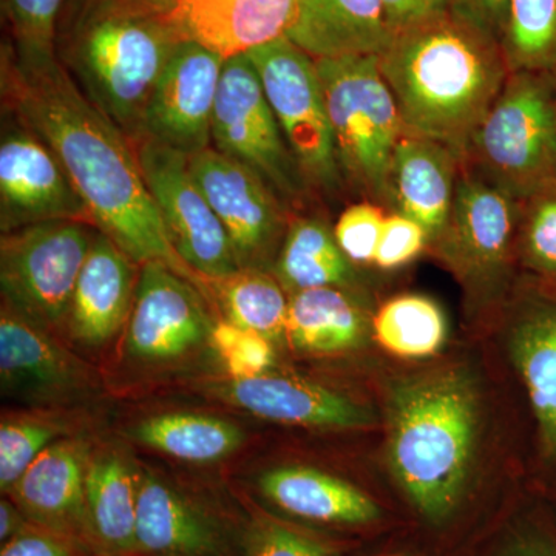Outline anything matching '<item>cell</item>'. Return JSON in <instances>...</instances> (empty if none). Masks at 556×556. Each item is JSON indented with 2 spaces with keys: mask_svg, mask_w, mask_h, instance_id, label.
I'll return each mask as SVG.
<instances>
[{
  "mask_svg": "<svg viewBox=\"0 0 556 556\" xmlns=\"http://www.w3.org/2000/svg\"><path fill=\"white\" fill-rule=\"evenodd\" d=\"M247 510L142 467L137 556H241Z\"/></svg>",
  "mask_w": 556,
  "mask_h": 556,
  "instance_id": "12",
  "label": "cell"
},
{
  "mask_svg": "<svg viewBox=\"0 0 556 556\" xmlns=\"http://www.w3.org/2000/svg\"><path fill=\"white\" fill-rule=\"evenodd\" d=\"M372 334L388 353L402 358L434 356L447 340V318L434 300L404 294L380 306Z\"/></svg>",
  "mask_w": 556,
  "mask_h": 556,
  "instance_id": "32",
  "label": "cell"
},
{
  "mask_svg": "<svg viewBox=\"0 0 556 556\" xmlns=\"http://www.w3.org/2000/svg\"><path fill=\"white\" fill-rule=\"evenodd\" d=\"M215 321L199 285L164 262L144 263L126 327L100 367L105 390L137 396L167 383H192L193 375L203 378L217 361Z\"/></svg>",
  "mask_w": 556,
  "mask_h": 556,
  "instance_id": "5",
  "label": "cell"
},
{
  "mask_svg": "<svg viewBox=\"0 0 556 556\" xmlns=\"http://www.w3.org/2000/svg\"><path fill=\"white\" fill-rule=\"evenodd\" d=\"M247 510L241 556H346L348 543L278 517L252 500H241Z\"/></svg>",
  "mask_w": 556,
  "mask_h": 556,
  "instance_id": "34",
  "label": "cell"
},
{
  "mask_svg": "<svg viewBox=\"0 0 556 556\" xmlns=\"http://www.w3.org/2000/svg\"><path fill=\"white\" fill-rule=\"evenodd\" d=\"M463 160L441 142L405 134L391 167L396 212L427 230L430 244L447 226Z\"/></svg>",
  "mask_w": 556,
  "mask_h": 556,
  "instance_id": "24",
  "label": "cell"
},
{
  "mask_svg": "<svg viewBox=\"0 0 556 556\" xmlns=\"http://www.w3.org/2000/svg\"><path fill=\"white\" fill-rule=\"evenodd\" d=\"M378 58L405 134L441 142L464 163L510 75L500 40L452 9L397 33Z\"/></svg>",
  "mask_w": 556,
  "mask_h": 556,
  "instance_id": "2",
  "label": "cell"
},
{
  "mask_svg": "<svg viewBox=\"0 0 556 556\" xmlns=\"http://www.w3.org/2000/svg\"><path fill=\"white\" fill-rule=\"evenodd\" d=\"M517 244L526 266L556 283V186L521 201Z\"/></svg>",
  "mask_w": 556,
  "mask_h": 556,
  "instance_id": "36",
  "label": "cell"
},
{
  "mask_svg": "<svg viewBox=\"0 0 556 556\" xmlns=\"http://www.w3.org/2000/svg\"><path fill=\"white\" fill-rule=\"evenodd\" d=\"M430 244L427 230L402 212L387 215L380 236L375 265L380 269H397L413 262Z\"/></svg>",
  "mask_w": 556,
  "mask_h": 556,
  "instance_id": "39",
  "label": "cell"
},
{
  "mask_svg": "<svg viewBox=\"0 0 556 556\" xmlns=\"http://www.w3.org/2000/svg\"><path fill=\"white\" fill-rule=\"evenodd\" d=\"M247 54L309 188L339 197L346 188L316 60L288 36Z\"/></svg>",
  "mask_w": 556,
  "mask_h": 556,
  "instance_id": "9",
  "label": "cell"
},
{
  "mask_svg": "<svg viewBox=\"0 0 556 556\" xmlns=\"http://www.w3.org/2000/svg\"><path fill=\"white\" fill-rule=\"evenodd\" d=\"M391 38L424 22L448 13L453 0H382Z\"/></svg>",
  "mask_w": 556,
  "mask_h": 556,
  "instance_id": "41",
  "label": "cell"
},
{
  "mask_svg": "<svg viewBox=\"0 0 556 556\" xmlns=\"http://www.w3.org/2000/svg\"><path fill=\"white\" fill-rule=\"evenodd\" d=\"M139 166L175 252L206 283L240 269L222 222L193 178L189 156L142 138ZM207 292V291H206Z\"/></svg>",
  "mask_w": 556,
  "mask_h": 556,
  "instance_id": "14",
  "label": "cell"
},
{
  "mask_svg": "<svg viewBox=\"0 0 556 556\" xmlns=\"http://www.w3.org/2000/svg\"><path fill=\"white\" fill-rule=\"evenodd\" d=\"M64 0H3L14 39V58L22 64L58 60V20Z\"/></svg>",
  "mask_w": 556,
  "mask_h": 556,
  "instance_id": "35",
  "label": "cell"
},
{
  "mask_svg": "<svg viewBox=\"0 0 556 556\" xmlns=\"http://www.w3.org/2000/svg\"><path fill=\"white\" fill-rule=\"evenodd\" d=\"M251 500L298 525L331 533H357L386 521L382 506L346 479L308 466H280L252 481Z\"/></svg>",
  "mask_w": 556,
  "mask_h": 556,
  "instance_id": "19",
  "label": "cell"
},
{
  "mask_svg": "<svg viewBox=\"0 0 556 556\" xmlns=\"http://www.w3.org/2000/svg\"><path fill=\"white\" fill-rule=\"evenodd\" d=\"M212 148L254 170L294 212L308 208L316 193L303 177L248 54L223 65Z\"/></svg>",
  "mask_w": 556,
  "mask_h": 556,
  "instance_id": "10",
  "label": "cell"
},
{
  "mask_svg": "<svg viewBox=\"0 0 556 556\" xmlns=\"http://www.w3.org/2000/svg\"><path fill=\"white\" fill-rule=\"evenodd\" d=\"M288 38L314 60L379 56L390 43L382 0H298Z\"/></svg>",
  "mask_w": 556,
  "mask_h": 556,
  "instance_id": "26",
  "label": "cell"
},
{
  "mask_svg": "<svg viewBox=\"0 0 556 556\" xmlns=\"http://www.w3.org/2000/svg\"><path fill=\"white\" fill-rule=\"evenodd\" d=\"M192 383L203 396L265 422L313 430H357L375 422L364 405L298 376L269 371L236 379L212 372Z\"/></svg>",
  "mask_w": 556,
  "mask_h": 556,
  "instance_id": "16",
  "label": "cell"
},
{
  "mask_svg": "<svg viewBox=\"0 0 556 556\" xmlns=\"http://www.w3.org/2000/svg\"><path fill=\"white\" fill-rule=\"evenodd\" d=\"M119 437L190 466L225 463L248 441L247 431L236 420L195 409H163L139 416L124 426Z\"/></svg>",
  "mask_w": 556,
  "mask_h": 556,
  "instance_id": "25",
  "label": "cell"
},
{
  "mask_svg": "<svg viewBox=\"0 0 556 556\" xmlns=\"http://www.w3.org/2000/svg\"><path fill=\"white\" fill-rule=\"evenodd\" d=\"M386 218V208L368 200L350 204L340 214L332 229L340 249L353 265L375 263Z\"/></svg>",
  "mask_w": 556,
  "mask_h": 556,
  "instance_id": "38",
  "label": "cell"
},
{
  "mask_svg": "<svg viewBox=\"0 0 556 556\" xmlns=\"http://www.w3.org/2000/svg\"><path fill=\"white\" fill-rule=\"evenodd\" d=\"M225 61L195 40L182 39L152 91L142 138L188 156L212 148V121Z\"/></svg>",
  "mask_w": 556,
  "mask_h": 556,
  "instance_id": "18",
  "label": "cell"
},
{
  "mask_svg": "<svg viewBox=\"0 0 556 556\" xmlns=\"http://www.w3.org/2000/svg\"><path fill=\"white\" fill-rule=\"evenodd\" d=\"M481 430L477 383L463 368L415 376L393 388L388 459L420 525L442 530L466 508Z\"/></svg>",
  "mask_w": 556,
  "mask_h": 556,
  "instance_id": "3",
  "label": "cell"
},
{
  "mask_svg": "<svg viewBox=\"0 0 556 556\" xmlns=\"http://www.w3.org/2000/svg\"><path fill=\"white\" fill-rule=\"evenodd\" d=\"M189 166L228 233L240 269L273 273L295 212L265 179L217 149L189 156Z\"/></svg>",
  "mask_w": 556,
  "mask_h": 556,
  "instance_id": "15",
  "label": "cell"
},
{
  "mask_svg": "<svg viewBox=\"0 0 556 556\" xmlns=\"http://www.w3.org/2000/svg\"><path fill=\"white\" fill-rule=\"evenodd\" d=\"M464 164L518 201L555 188V73H510Z\"/></svg>",
  "mask_w": 556,
  "mask_h": 556,
  "instance_id": "7",
  "label": "cell"
},
{
  "mask_svg": "<svg viewBox=\"0 0 556 556\" xmlns=\"http://www.w3.org/2000/svg\"><path fill=\"white\" fill-rule=\"evenodd\" d=\"M169 14L137 0H87L62 36V65L127 138L144 137L146 108L181 42Z\"/></svg>",
  "mask_w": 556,
  "mask_h": 556,
  "instance_id": "4",
  "label": "cell"
},
{
  "mask_svg": "<svg viewBox=\"0 0 556 556\" xmlns=\"http://www.w3.org/2000/svg\"><path fill=\"white\" fill-rule=\"evenodd\" d=\"M212 348L223 375L243 379L273 371L276 343L219 317L212 329Z\"/></svg>",
  "mask_w": 556,
  "mask_h": 556,
  "instance_id": "37",
  "label": "cell"
},
{
  "mask_svg": "<svg viewBox=\"0 0 556 556\" xmlns=\"http://www.w3.org/2000/svg\"><path fill=\"white\" fill-rule=\"evenodd\" d=\"M273 274L288 295L314 288L350 289L356 280L334 229L318 215L300 212L292 215Z\"/></svg>",
  "mask_w": 556,
  "mask_h": 556,
  "instance_id": "29",
  "label": "cell"
},
{
  "mask_svg": "<svg viewBox=\"0 0 556 556\" xmlns=\"http://www.w3.org/2000/svg\"><path fill=\"white\" fill-rule=\"evenodd\" d=\"M2 94L10 113L56 153L94 228L139 266L164 262L206 292V283L172 247L137 149L83 93L60 58L22 64L7 50Z\"/></svg>",
  "mask_w": 556,
  "mask_h": 556,
  "instance_id": "1",
  "label": "cell"
},
{
  "mask_svg": "<svg viewBox=\"0 0 556 556\" xmlns=\"http://www.w3.org/2000/svg\"><path fill=\"white\" fill-rule=\"evenodd\" d=\"M382 556H422V555L416 554V552L401 551V552H391V554H387V555H382Z\"/></svg>",
  "mask_w": 556,
  "mask_h": 556,
  "instance_id": "46",
  "label": "cell"
},
{
  "mask_svg": "<svg viewBox=\"0 0 556 556\" xmlns=\"http://www.w3.org/2000/svg\"><path fill=\"white\" fill-rule=\"evenodd\" d=\"M137 2L142 3L150 10L159 11L161 14H170L177 0H137Z\"/></svg>",
  "mask_w": 556,
  "mask_h": 556,
  "instance_id": "45",
  "label": "cell"
},
{
  "mask_svg": "<svg viewBox=\"0 0 556 556\" xmlns=\"http://www.w3.org/2000/svg\"><path fill=\"white\" fill-rule=\"evenodd\" d=\"M123 437L97 434L86 467V508L100 556H137L142 466Z\"/></svg>",
  "mask_w": 556,
  "mask_h": 556,
  "instance_id": "22",
  "label": "cell"
},
{
  "mask_svg": "<svg viewBox=\"0 0 556 556\" xmlns=\"http://www.w3.org/2000/svg\"><path fill=\"white\" fill-rule=\"evenodd\" d=\"M139 270L137 262L98 230L76 281L64 329L65 342L80 356L91 362L109 356L134 308Z\"/></svg>",
  "mask_w": 556,
  "mask_h": 556,
  "instance_id": "20",
  "label": "cell"
},
{
  "mask_svg": "<svg viewBox=\"0 0 556 556\" xmlns=\"http://www.w3.org/2000/svg\"><path fill=\"white\" fill-rule=\"evenodd\" d=\"M97 232L89 222L54 219L2 233V302L64 339L73 291Z\"/></svg>",
  "mask_w": 556,
  "mask_h": 556,
  "instance_id": "8",
  "label": "cell"
},
{
  "mask_svg": "<svg viewBox=\"0 0 556 556\" xmlns=\"http://www.w3.org/2000/svg\"><path fill=\"white\" fill-rule=\"evenodd\" d=\"M519 214L521 201L463 163L447 226L431 244L468 289L490 294L507 276Z\"/></svg>",
  "mask_w": 556,
  "mask_h": 556,
  "instance_id": "13",
  "label": "cell"
},
{
  "mask_svg": "<svg viewBox=\"0 0 556 556\" xmlns=\"http://www.w3.org/2000/svg\"><path fill=\"white\" fill-rule=\"evenodd\" d=\"M91 407L3 409L0 416V492L9 495L24 471L61 439L94 430Z\"/></svg>",
  "mask_w": 556,
  "mask_h": 556,
  "instance_id": "30",
  "label": "cell"
},
{
  "mask_svg": "<svg viewBox=\"0 0 556 556\" xmlns=\"http://www.w3.org/2000/svg\"><path fill=\"white\" fill-rule=\"evenodd\" d=\"M93 556H100V555H93Z\"/></svg>",
  "mask_w": 556,
  "mask_h": 556,
  "instance_id": "47",
  "label": "cell"
},
{
  "mask_svg": "<svg viewBox=\"0 0 556 556\" xmlns=\"http://www.w3.org/2000/svg\"><path fill=\"white\" fill-rule=\"evenodd\" d=\"M105 391L101 369L78 351L22 316L9 303L0 311V391L20 407H90Z\"/></svg>",
  "mask_w": 556,
  "mask_h": 556,
  "instance_id": "11",
  "label": "cell"
},
{
  "mask_svg": "<svg viewBox=\"0 0 556 556\" xmlns=\"http://www.w3.org/2000/svg\"><path fill=\"white\" fill-rule=\"evenodd\" d=\"M54 219L91 223L50 146L22 123L7 127L0 142V230L5 233Z\"/></svg>",
  "mask_w": 556,
  "mask_h": 556,
  "instance_id": "17",
  "label": "cell"
},
{
  "mask_svg": "<svg viewBox=\"0 0 556 556\" xmlns=\"http://www.w3.org/2000/svg\"><path fill=\"white\" fill-rule=\"evenodd\" d=\"M501 47L510 73H556V0H508Z\"/></svg>",
  "mask_w": 556,
  "mask_h": 556,
  "instance_id": "33",
  "label": "cell"
},
{
  "mask_svg": "<svg viewBox=\"0 0 556 556\" xmlns=\"http://www.w3.org/2000/svg\"><path fill=\"white\" fill-rule=\"evenodd\" d=\"M316 62L345 188L396 212L391 167L405 127L380 73L379 58L368 54Z\"/></svg>",
  "mask_w": 556,
  "mask_h": 556,
  "instance_id": "6",
  "label": "cell"
},
{
  "mask_svg": "<svg viewBox=\"0 0 556 556\" xmlns=\"http://www.w3.org/2000/svg\"><path fill=\"white\" fill-rule=\"evenodd\" d=\"M508 0H453L452 9L500 40L506 22Z\"/></svg>",
  "mask_w": 556,
  "mask_h": 556,
  "instance_id": "42",
  "label": "cell"
},
{
  "mask_svg": "<svg viewBox=\"0 0 556 556\" xmlns=\"http://www.w3.org/2000/svg\"><path fill=\"white\" fill-rule=\"evenodd\" d=\"M367 332V314L350 289L314 288L289 295L285 343L300 356L350 353Z\"/></svg>",
  "mask_w": 556,
  "mask_h": 556,
  "instance_id": "28",
  "label": "cell"
},
{
  "mask_svg": "<svg viewBox=\"0 0 556 556\" xmlns=\"http://www.w3.org/2000/svg\"><path fill=\"white\" fill-rule=\"evenodd\" d=\"M72 538L31 522L20 535L0 544V556H93Z\"/></svg>",
  "mask_w": 556,
  "mask_h": 556,
  "instance_id": "40",
  "label": "cell"
},
{
  "mask_svg": "<svg viewBox=\"0 0 556 556\" xmlns=\"http://www.w3.org/2000/svg\"><path fill=\"white\" fill-rule=\"evenodd\" d=\"M206 291L219 317L265 336L276 345L285 343L289 295L273 273L239 269L228 277L206 281Z\"/></svg>",
  "mask_w": 556,
  "mask_h": 556,
  "instance_id": "31",
  "label": "cell"
},
{
  "mask_svg": "<svg viewBox=\"0 0 556 556\" xmlns=\"http://www.w3.org/2000/svg\"><path fill=\"white\" fill-rule=\"evenodd\" d=\"M485 556H556V547L540 536L510 533Z\"/></svg>",
  "mask_w": 556,
  "mask_h": 556,
  "instance_id": "43",
  "label": "cell"
},
{
  "mask_svg": "<svg viewBox=\"0 0 556 556\" xmlns=\"http://www.w3.org/2000/svg\"><path fill=\"white\" fill-rule=\"evenodd\" d=\"M295 11L298 0H177L169 17L182 39L229 60L288 36Z\"/></svg>",
  "mask_w": 556,
  "mask_h": 556,
  "instance_id": "23",
  "label": "cell"
},
{
  "mask_svg": "<svg viewBox=\"0 0 556 556\" xmlns=\"http://www.w3.org/2000/svg\"><path fill=\"white\" fill-rule=\"evenodd\" d=\"M510 351L535 413L543 452L556 457L555 299H532L519 306Z\"/></svg>",
  "mask_w": 556,
  "mask_h": 556,
  "instance_id": "27",
  "label": "cell"
},
{
  "mask_svg": "<svg viewBox=\"0 0 556 556\" xmlns=\"http://www.w3.org/2000/svg\"><path fill=\"white\" fill-rule=\"evenodd\" d=\"M97 431L61 439L36 457L9 493L31 522L97 554L86 508V467ZM98 555V554H97Z\"/></svg>",
  "mask_w": 556,
  "mask_h": 556,
  "instance_id": "21",
  "label": "cell"
},
{
  "mask_svg": "<svg viewBox=\"0 0 556 556\" xmlns=\"http://www.w3.org/2000/svg\"><path fill=\"white\" fill-rule=\"evenodd\" d=\"M31 525L27 515L9 496L0 500V544L24 532Z\"/></svg>",
  "mask_w": 556,
  "mask_h": 556,
  "instance_id": "44",
  "label": "cell"
}]
</instances>
